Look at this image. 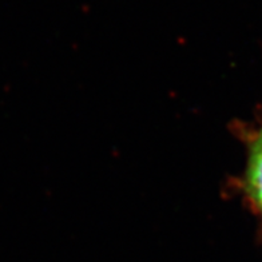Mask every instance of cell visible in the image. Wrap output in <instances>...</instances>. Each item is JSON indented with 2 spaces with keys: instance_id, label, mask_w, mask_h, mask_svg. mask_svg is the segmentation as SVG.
Masks as SVG:
<instances>
[{
  "instance_id": "1",
  "label": "cell",
  "mask_w": 262,
  "mask_h": 262,
  "mask_svg": "<svg viewBox=\"0 0 262 262\" xmlns=\"http://www.w3.org/2000/svg\"><path fill=\"white\" fill-rule=\"evenodd\" d=\"M245 186L262 217V127L255 133L249 145Z\"/></svg>"
}]
</instances>
